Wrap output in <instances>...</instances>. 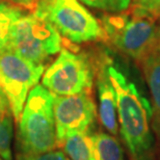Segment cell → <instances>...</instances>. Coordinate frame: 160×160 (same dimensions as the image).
I'll return each instance as SVG.
<instances>
[{"mask_svg": "<svg viewBox=\"0 0 160 160\" xmlns=\"http://www.w3.org/2000/svg\"><path fill=\"white\" fill-rule=\"evenodd\" d=\"M53 105L54 94L44 85L31 88L18 122V155L41 154L58 147Z\"/></svg>", "mask_w": 160, "mask_h": 160, "instance_id": "7a4b0ae2", "label": "cell"}, {"mask_svg": "<svg viewBox=\"0 0 160 160\" xmlns=\"http://www.w3.org/2000/svg\"><path fill=\"white\" fill-rule=\"evenodd\" d=\"M21 17L19 8L0 1V51L8 49L12 28Z\"/></svg>", "mask_w": 160, "mask_h": 160, "instance_id": "4fadbf2b", "label": "cell"}, {"mask_svg": "<svg viewBox=\"0 0 160 160\" xmlns=\"http://www.w3.org/2000/svg\"><path fill=\"white\" fill-rule=\"evenodd\" d=\"M84 4L106 12H120L130 6L132 0H81Z\"/></svg>", "mask_w": 160, "mask_h": 160, "instance_id": "9a60e30c", "label": "cell"}, {"mask_svg": "<svg viewBox=\"0 0 160 160\" xmlns=\"http://www.w3.org/2000/svg\"><path fill=\"white\" fill-rule=\"evenodd\" d=\"M12 114L9 106H0V156L4 160H12Z\"/></svg>", "mask_w": 160, "mask_h": 160, "instance_id": "5bb4252c", "label": "cell"}, {"mask_svg": "<svg viewBox=\"0 0 160 160\" xmlns=\"http://www.w3.org/2000/svg\"><path fill=\"white\" fill-rule=\"evenodd\" d=\"M33 14L73 43L105 39L100 22L78 0H39Z\"/></svg>", "mask_w": 160, "mask_h": 160, "instance_id": "277c9868", "label": "cell"}, {"mask_svg": "<svg viewBox=\"0 0 160 160\" xmlns=\"http://www.w3.org/2000/svg\"><path fill=\"white\" fill-rule=\"evenodd\" d=\"M133 4L146 9L156 19H160V0H133Z\"/></svg>", "mask_w": 160, "mask_h": 160, "instance_id": "e0dca14e", "label": "cell"}, {"mask_svg": "<svg viewBox=\"0 0 160 160\" xmlns=\"http://www.w3.org/2000/svg\"><path fill=\"white\" fill-rule=\"evenodd\" d=\"M53 111L58 145L70 132H89L97 116L91 91L72 96L54 95Z\"/></svg>", "mask_w": 160, "mask_h": 160, "instance_id": "ba28073f", "label": "cell"}, {"mask_svg": "<svg viewBox=\"0 0 160 160\" xmlns=\"http://www.w3.org/2000/svg\"><path fill=\"white\" fill-rule=\"evenodd\" d=\"M1 1L16 8L19 6L22 8H34L39 0H1Z\"/></svg>", "mask_w": 160, "mask_h": 160, "instance_id": "d6986e66", "label": "cell"}, {"mask_svg": "<svg viewBox=\"0 0 160 160\" xmlns=\"http://www.w3.org/2000/svg\"><path fill=\"white\" fill-rule=\"evenodd\" d=\"M156 19L135 4L120 12H107L101 19L104 37L120 51L140 62L150 54Z\"/></svg>", "mask_w": 160, "mask_h": 160, "instance_id": "3957f363", "label": "cell"}, {"mask_svg": "<svg viewBox=\"0 0 160 160\" xmlns=\"http://www.w3.org/2000/svg\"><path fill=\"white\" fill-rule=\"evenodd\" d=\"M18 160H70L66 153L60 150H52L41 154L18 155Z\"/></svg>", "mask_w": 160, "mask_h": 160, "instance_id": "2e32d148", "label": "cell"}, {"mask_svg": "<svg viewBox=\"0 0 160 160\" xmlns=\"http://www.w3.org/2000/svg\"><path fill=\"white\" fill-rule=\"evenodd\" d=\"M62 36L49 22L34 14L22 16L12 31L8 49L23 58L43 65L62 50Z\"/></svg>", "mask_w": 160, "mask_h": 160, "instance_id": "5b68a950", "label": "cell"}, {"mask_svg": "<svg viewBox=\"0 0 160 160\" xmlns=\"http://www.w3.org/2000/svg\"><path fill=\"white\" fill-rule=\"evenodd\" d=\"M94 77V66L88 56L62 49L45 71L42 82L54 95L72 96L91 91Z\"/></svg>", "mask_w": 160, "mask_h": 160, "instance_id": "52a82bcc", "label": "cell"}, {"mask_svg": "<svg viewBox=\"0 0 160 160\" xmlns=\"http://www.w3.org/2000/svg\"><path fill=\"white\" fill-rule=\"evenodd\" d=\"M107 71L117 94L121 136L131 160H153L151 104L116 66L108 62Z\"/></svg>", "mask_w": 160, "mask_h": 160, "instance_id": "6da1fadb", "label": "cell"}, {"mask_svg": "<svg viewBox=\"0 0 160 160\" xmlns=\"http://www.w3.org/2000/svg\"><path fill=\"white\" fill-rule=\"evenodd\" d=\"M0 160H4V159H3V158L1 157V156H0Z\"/></svg>", "mask_w": 160, "mask_h": 160, "instance_id": "44dd1931", "label": "cell"}, {"mask_svg": "<svg viewBox=\"0 0 160 160\" xmlns=\"http://www.w3.org/2000/svg\"><path fill=\"white\" fill-rule=\"evenodd\" d=\"M143 75L151 92L152 128L160 137V59L148 55L142 62Z\"/></svg>", "mask_w": 160, "mask_h": 160, "instance_id": "30bf717a", "label": "cell"}, {"mask_svg": "<svg viewBox=\"0 0 160 160\" xmlns=\"http://www.w3.org/2000/svg\"><path fill=\"white\" fill-rule=\"evenodd\" d=\"M149 55H153V56H155L156 58L160 59V22L157 24V26H156L155 36L152 42Z\"/></svg>", "mask_w": 160, "mask_h": 160, "instance_id": "ac0fdd59", "label": "cell"}, {"mask_svg": "<svg viewBox=\"0 0 160 160\" xmlns=\"http://www.w3.org/2000/svg\"><path fill=\"white\" fill-rule=\"evenodd\" d=\"M94 160H124V152L114 135L99 132L91 134Z\"/></svg>", "mask_w": 160, "mask_h": 160, "instance_id": "7c38bea8", "label": "cell"}, {"mask_svg": "<svg viewBox=\"0 0 160 160\" xmlns=\"http://www.w3.org/2000/svg\"><path fill=\"white\" fill-rule=\"evenodd\" d=\"M59 146L62 147L70 160H94L89 132H70L60 142Z\"/></svg>", "mask_w": 160, "mask_h": 160, "instance_id": "8fae6325", "label": "cell"}, {"mask_svg": "<svg viewBox=\"0 0 160 160\" xmlns=\"http://www.w3.org/2000/svg\"><path fill=\"white\" fill-rule=\"evenodd\" d=\"M44 70L45 66L36 65L11 49L0 51V88L8 98L15 122L20 120L27 96Z\"/></svg>", "mask_w": 160, "mask_h": 160, "instance_id": "8992f818", "label": "cell"}, {"mask_svg": "<svg viewBox=\"0 0 160 160\" xmlns=\"http://www.w3.org/2000/svg\"><path fill=\"white\" fill-rule=\"evenodd\" d=\"M108 62L101 66L97 75V89L99 98V118L103 127L111 135H117L119 131L117 94L109 79L107 71Z\"/></svg>", "mask_w": 160, "mask_h": 160, "instance_id": "9c48e42d", "label": "cell"}, {"mask_svg": "<svg viewBox=\"0 0 160 160\" xmlns=\"http://www.w3.org/2000/svg\"><path fill=\"white\" fill-rule=\"evenodd\" d=\"M0 106H9L8 98L5 97L4 92H2L1 88H0Z\"/></svg>", "mask_w": 160, "mask_h": 160, "instance_id": "ffe728a7", "label": "cell"}]
</instances>
